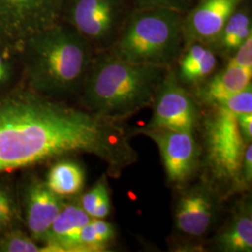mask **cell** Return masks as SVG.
I'll return each mask as SVG.
<instances>
[{
  "mask_svg": "<svg viewBox=\"0 0 252 252\" xmlns=\"http://www.w3.org/2000/svg\"><path fill=\"white\" fill-rule=\"evenodd\" d=\"M153 119L147 128H166L192 133L197 120L193 99L180 85L174 71H167L157 89L153 103Z\"/></svg>",
  "mask_w": 252,
  "mask_h": 252,
  "instance_id": "obj_8",
  "label": "cell"
},
{
  "mask_svg": "<svg viewBox=\"0 0 252 252\" xmlns=\"http://www.w3.org/2000/svg\"><path fill=\"white\" fill-rule=\"evenodd\" d=\"M242 181L247 183L252 182V145L249 143L246 146L242 162Z\"/></svg>",
  "mask_w": 252,
  "mask_h": 252,
  "instance_id": "obj_29",
  "label": "cell"
},
{
  "mask_svg": "<svg viewBox=\"0 0 252 252\" xmlns=\"http://www.w3.org/2000/svg\"><path fill=\"white\" fill-rule=\"evenodd\" d=\"M137 133L150 137L156 143L167 178L171 182L180 185L193 174L198 162L199 149L192 133L147 127L139 129Z\"/></svg>",
  "mask_w": 252,
  "mask_h": 252,
  "instance_id": "obj_9",
  "label": "cell"
},
{
  "mask_svg": "<svg viewBox=\"0 0 252 252\" xmlns=\"http://www.w3.org/2000/svg\"><path fill=\"white\" fill-rule=\"evenodd\" d=\"M47 186L59 196H69L81 191L84 185V172L76 162H59L51 168Z\"/></svg>",
  "mask_w": 252,
  "mask_h": 252,
  "instance_id": "obj_17",
  "label": "cell"
},
{
  "mask_svg": "<svg viewBox=\"0 0 252 252\" xmlns=\"http://www.w3.org/2000/svg\"><path fill=\"white\" fill-rule=\"evenodd\" d=\"M107 189L106 180H99L88 192H86L81 199V207L84 209V211L92 215V212L95 207L101 193L104 189Z\"/></svg>",
  "mask_w": 252,
  "mask_h": 252,
  "instance_id": "obj_24",
  "label": "cell"
},
{
  "mask_svg": "<svg viewBox=\"0 0 252 252\" xmlns=\"http://www.w3.org/2000/svg\"><path fill=\"white\" fill-rule=\"evenodd\" d=\"M65 0H0V42L21 48L37 32L59 23Z\"/></svg>",
  "mask_w": 252,
  "mask_h": 252,
  "instance_id": "obj_6",
  "label": "cell"
},
{
  "mask_svg": "<svg viewBox=\"0 0 252 252\" xmlns=\"http://www.w3.org/2000/svg\"><path fill=\"white\" fill-rule=\"evenodd\" d=\"M218 59L215 53L206 44L198 42L187 46L179 66V80L186 83L204 81L216 68Z\"/></svg>",
  "mask_w": 252,
  "mask_h": 252,
  "instance_id": "obj_15",
  "label": "cell"
},
{
  "mask_svg": "<svg viewBox=\"0 0 252 252\" xmlns=\"http://www.w3.org/2000/svg\"><path fill=\"white\" fill-rule=\"evenodd\" d=\"M76 153L99 157L112 178L137 161L117 121L34 94L0 100V174Z\"/></svg>",
  "mask_w": 252,
  "mask_h": 252,
  "instance_id": "obj_1",
  "label": "cell"
},
{
  "mask_svg": "<svg viewBox=\"0 0 252 252\" xmlns=\"http://www.w3.org/2000/svg\"><path fill=\"white\" fill-rule=\"evenodd\" d=\"M207 160L214 176L233 183L242 182V162L247 143L236 116L216 108L205 123Z\"/></svg>",
  "mask_w": 252,
  "mask_h": 252,
  "instance_id": "obj_5",
  "label": "cell"
},
{
  "mask_svg": "<svg viewBox=\"0 0 252 252\" xmlns=\"http://www.w3.org/2000/svg\"><path fill=\"white\" fill-rule=\"evenodd\" d=\"M219 248L223 252L252 251V216L251 206L242 208L218 238Z\"/></svg>",
  "mask_w": 252,
  "mask_h": 252,
  "instance_id": "obj_16",
  "label": "cell"
},
{
  "mask_svg": "<svg viewBox=\"0 0 252 252\" xmlns=\"http://www.w3.org/2000/svg\"><path fill=\"white\" fill-rule=\"evenodd\" d=\"M26 200L27 227L35 239L45 241L55 218L64 206L61 196L45 182L35 181L27 189Z\"/></svg>",
  "mask_w": 252,
  "mask_h": 252,
  "instance_id": "obj_11",
  "label": "cell"
},
{
  "mask_svg": "<svg viewBox=\"0 0 252 252\" xmlns=\"http://www.w3.org/2000/svg\"><path fill=\"white\" fill-rule=\"evenodd\" d=\"M0 252H44V248L37 246L26 234L12 232L5 234L0 239Z\"/></svg>",
  "mask_w": 252,
  "mask_h": 252,
  "instance_id": "obj_20",
  "label": "cell"
},
{
  "mask_svg": "<svg viewBox=\"0 0 252 252\" xmlns=\"http://www.w3.org/2000/svg\"><path fill=\"white\" fill-rule=\"evenodd\" d=\"M166 69L130 63L113 54L102 55L85 77L84 102L92 112L121 122L153 105Z\"/></svg>",
  "mask_w": 252,
  "mask_h": 252,
  "instance_id": "obj_2",
  "label": "cell"
},
{
  "mask_svg": "<svg viewBox=\"0 0 252 252\" xmlns=\"http://www.w3.org/2000/svg\"><path fill=\"white\" fill-rule=\"evenodd\" d=\"M214 202L204 187H195L182 195L176 209V226L189 236L207 233L214 219Z\"/></svg>",
  "mask_w": 252,
  "mask_h": 252,
  "instance_id": "obj_12",
  "label": "cell"
},
{
  "mask_svg": "<svg viewBox=\"0 0 252 252\" xmlns=\"http://www.w3.org/2000/svg\"><path fill=\"white\" fill-rule=\"evenodd\" d=\"M68 24L88 41L110 39L126 21L124 0H65Z\"/></svg>",
  "mask_w": 252,
  "mask_h": 252,
  "instance_id": "obj_7",
  "label": "cell"
},
{
  "mask_svg": "<svg viewBox=\"0 0 252 252\" xmlns=\"http://www.w3.org/2000/svg\"><path fill=\"white\" fill-rule=\"evenodd\" d=\"M252 70L240 66L227 64L199 91V96L204 102L213 104L235 93H239L252 86Z\"/></svg>",
  "mask_w": 252,
  "mask_h": 252,
  "instance_id": "obj_14",
  "label": "cell"
},
{
  "mask_svg": "<svg viewBox=\"0 0 252 252\" xmlns=\"http://www.w3.org/2000/svg\"><path fill=\"white\" fill-rule=\"evenodd\" d=\"M93 218L79 205H64L46 237L44 252H76L79 234Z\"/></svg>",
  "mask_w": 252,
  "mask_h": 252,
  "instance_id": "obj_13",
  "label": "cell"
},
{
  "mask_svg": "<svg viewBox=\"0 0 252 252\" xmlns=\"http://www.w3.org/2000/svg\"><path fill=\"white\" fill-rule=\"evenodd\" d=\"M183 41L182 13L169 9H135L126 17L112 54L135 63L168 67Z\"/></svg>",
  "mask_w": 252,
  "mask_h": 252,
  "instance_id": "obj_4",
  "label": "cell"
},
{
  "mask_svg": "<svg viewBox=\"0 0 252 252\" xmlns=\"http://www.w3.org/2000/svg\"><path fill=\"white\" fill-rule=\"evenodd\" d=\"M252 34V17L249 10L236 9L227 21L215 44L225 52L233 53Z\"/></svg>",
  "mask_w": 252,
  "mask_h": 252,
  "instance_id": "obj_18",
  "label": "cell"
},
{
  "mask_svg": "<svg viewBox=\"0 0 252 252\" xmlns=\"http://www.w3.org/2000/svg\"><path fill=\"white\" fill-rule=\"evenodd\" d=\"M9 46L0 42V86L7 83L13 72V63L8 53Z\"/></svg>",
  "mask_w": 252,
  "mask_h": 252,
  "instance_id": "obj_25",
  "label": "cell"
},
{
  "mask_svg": "<svg viewBox=\"0 0 252 252\" xmlns=\"http://www.w3.org/2000/svg\"><path fill=\"white\" fill-rule=\"evenodd\" d=\"M236 121L238 127L243 135L244 139L247 143H252V113H242L237 114Z\"/></svg>",
  "mask_w": 252,
  "mask_h": 252,
  "instance_id": "obj_28",
  "label": "cell"
},
{
  "mask_svg": "<svg viewBox=\"0 0 252 252\" xmlns=\"http://www.w3.org/2000/svg\"><path fill=\"white\" fill-rule=\"evenodd\" d=\"M92 224L94 226L100 240L108 246L114 238V229L108 221L103 220L102 219H93Z\"/></svg>",
  "mask_w": 252,
  "mask_h": 252,
  "instance_id": "obj_26",
  "label": "cell"
},
{
  "mask_svg": "<svg viewBox=\"0 0 252 252\" xmlns=\"http://www.w3.org/2000/svg\"><path fill=\"white\" fill-rule=\"evenodd\" d=\"M16 216L13 196L7 187L0 186V231L9 227Z\"/></svg>",
  "mask_w": 252,
  "mask_h": 252,
  "instance_id": "obj_21",
  "label": "cell"
},
{
  "mask_svg": "<svg viewBox=\"0 0 252 252\" xmlns=\"http://www.w3.org/2000/svg\"><path fill=\"white\" fill-rule=\"evenodd\" d=\"M216 108L228 110L235 115L242 113H252V86L242 92L235 93L221 99L217 100L213 104Z\"/></svg>",
  "mask_w": 252,
  "mask_h": 252,
  "instance_id": "obj_19",
  "label": "cell"
},
{
  "mask_svg": "<svg viewBox=\"0 0 252 252\" xmlns=\"http://www.w3.org/2000/svg\"><path fill=\"white\" fill-rule=\"evenodd\" d=\"M135 9H169L183 12L189 8L190 0H132Z\"/></svg>",
  "mask_w": 252,
  "mask_h": 252,
  "instance_id": "obj_22",
  "label": "cell"
},
{
  "mask_svg": "<svg viewBox=\"0 0 252 252\" xmlns=\"http://www.w3.org/2000/svg\"><path fill=\"white\" fill-rule=\"evenodd\" d=\"M234 53L227 64L252 70V36H249Z\"/></svg>",
  "mask_w": 252,
  "mask_h": 252,
  "instance_id": "obj_23",
  "label": "cell"
},
{
  "mask_svg": "<svg viewBox=\"0 0 252 252\" xmlns=\"http://www.w3.org/2000/svg\"><path fill=\"white\" fill-rule=\"evenodd\" d=\"M27 79L34 90L59 94L77 89L89 70L90 46L72 27L46 28L21 46Z\"/></svg>",
  "mask_w": 252,
  "mask_h": 252,
  "instance_id": "obj_3",
  "label": "cell"
},
{
  "mask_svg": "<svg viewBox=\"0 0 252 252\" xmlns=\"http://www.w3.org/2000/svg\"><path fill=\"white\" fill-rule=\"evenodd\" d=\"M109 211H110V201L108 196V189H105L101 193L91 217L93 219H104L109 214Z\"/></svg>",
  "mask_w": 252,
  "mask_h": 252,
  "instance_id": "obj_27",
  "label": "cell"
},
{
  "mask_svg": "<svg viewBox=\"0 0 252 252\" xmlns=\"http://www.w3.org/2000/svg\"><path fill=\"white\" fill-rule=\"evenodd\" d=\"M241 0H201L183 18V40L188 46L194 42L215 44L231 15Z\"/></svg>",
  "mask_w": 252,
  "mask_h": 252,
  "instance_id": "obj_10",
  "label": "cell"
}]
</instances>
